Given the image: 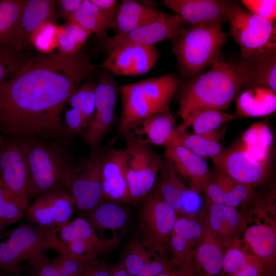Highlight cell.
I'll return each mask as SVG.
<instances>
[{
  "label": "cell",
  "mask_w": 276,
  "mask_h": 276,
  "mask_svg": "<svg viewBox=\"0 0 276 276\" xmlns=\"http://www.w3.org/2000/svg\"><path fill=\"white\" fill-rule=\"evenodd\" d=\"M95 66L81 50L52 52L26 61L0 86V131L8 138L68 137L62 113L74 91Z\"/></svg>",
  "instance_id": "6da1fadb"
},
{
  "label": "cell",
  "mask_w": 276,
  "mask_h": 276,
  "mask_svg": "<svg viewBox=\"0 0 276 276\" xmlns=\"http://www.w3.org/2000/svg\"><path fill=\"white\" fill-rule=\"evenodd\" d=\"M210 67L180 84L177 113L182 120L201 109H226L240 90L242 76L237 62L220 57Z\"/></svg>",
  "instance_id": "7a4b0ae2"
},
{
  "label": "cell",
  "mask_w": 276,
  "mask_h": 276,
  "mask_svg": "<svg viewBox=\"0 0 276 276\" xmlns=\"http://www.w3.org/2000/svg\"><path fill=\"white\" fill-rule=\"evenodd\" d=\"M15 139L29 165L30 199L54 191L70 193L74 164L65 152L56 145L39 137Z\"/></svg>",
  "instance_id": "3957f363"
},
{
  "label": "cell",
  "mask_w": 276,
  "mask_h": 276,
  "mask_svg": "<svg viewBox=\"0 0 276 276\" xmlns=\"http://www.w3.org/2000/svg\"><path fill=\"white\" fill-rule=\"evenodd\" d=\"M180 84L178 76L169 73L119 85L120 131L131 123L169 109L170 102Z\"/></svg>",
  "instance_id": "277c9868"
},
{
  "label": "cell",
  "mask_w": 276,
  "mask_h": 276,
  "mask_svg": "<svg viewBox=\"0 0 276 276\" xmlns=\"http://www.w3.org/2000/svg\"><path fill=\"white\" fill-rule=\"evenodd\" d=\"M227 39L221 23L186 29L172 40L180 75L188 80L200 74L220 58V50Z\"/></svg>",
  "instance_id": "5b68a950"
},
{
  "label": "cell",
  "mask_w": 276,
  "mask_h": 276,
  "mask_svg": "<svg viewBox=\"0 0 276 276\" xmlns=\"http://www.w3.org/2000/svg\"><path fill=\"white\" fill-rule=\"evenodd\" d=\"M58 229L30 223L21 224L12 231L6 240L0 241V271L12 274L23 271L21 262L51 249L60 254L62 246L58 238Z\"/></svg>",
  "instance_id": "8992f818"
},
{
  "label": "cell",
  "mask_w": 276,
  "mask_h": 276,
  "mask_svg": "<svg viewBox=\"0 0 276 276\" xmlns=\"http://www.w3.org/2000/svg\"><path fill=\"white\" fill-rule=\"evenodd\" d=\"M178 217L158 188L145 198L140 212L138 240L152 257L166 256Z\"/></svg>",
  "instance_id": "52a82bcc"
},
{
  "label": "cell",
  "mask_w": 276,
  "mask_h": 276,
  "mask_svg": "<svg viewBox=\"0 0 276 276\" xmlns=\"http://www.w3.org/2000/svg\"><path fill=\"white\" fill-rule=\"evenodd\" d=\"M230 34L245 57L276 47L275 21L261 17L237 4L228 16Z\"/></svg>",
  "instance_id": "ba28073f"
},
{
  "label": "cell",
  "mask_w": 276,
  "mask_h": 276,
  "mask_svg": "<svg viewBox=\"0 0 276 276\" xmlns=\"http://www.w3.org/2000/svg\"><path fill=\"white\" fill-rule=\"evenodd\" d=\"M126 178L130 200L146 197L153 188L163 160L150 145L126 140Z\"/></svg>",
  "instance_id": "9c48e42d"
},
{
  "label": "cell",
  "mask_w": 276,
  "mask_h": 276,
  "mask_svg": "<svg viewBox=\"0 0 276 276\" xmlns=\"http://www.w3.org/2000/svg\"><path fill=\"white\" fill-rule=\"evenodd\" d=\"M105 153L98 151L76 164L71 175L70 194L75 207L89 211L103 201L102 166Z\"/></svg>",
  "instance_id": "30bf717a"
},
{
  "label": "cell",
  "mask_w": 276,
  "mask_h": 276,
  "mask_svg": "<svg viewBox=\"0 0 276 276\" xmlns=\"http://www.w3.org/2000/svg\"><path fill=\"white\" fill-rule=\"evenodd\" d=\"M119 86L113 75L102 72L96 87L95 112L84 133L92 152L98 151L113 122Z\"/></svg>",
  "instance_id": "8fae6325"
},
{
  "label": "cell",
  "mask_w": 276,
  "mask_h": 276,
  "mask_svg": "<svg viewBox=\"0 0 276 276\" xmlns=\"http://www.w3.org/2000/svg\"><path fill=\"white\" fill-rule=\"evenodd\" d=\"M1 176L13 199L24 210L29 206L30 175L26 156L16 139L6 137L0 153Z\"/></svg>",
  "instance_id": "7c38bea8"
},
{
  "label": "cell",
  "mask_w": 276,
  "mask_h": 276,
  "mask_svg": "<svg viewBox=\"0 0 276 276\" xmlns=\"http://www.w3.org/2000/svg\"><path fill=\"white\" fill-rule=\"evenodd\" d=\"M185 22L177 14H171L160 20L102 41L103 47L109 53L128 44L154 45L165 40L175 39L187 28Z\"/></svg>",
  "instance_id": "4fadbf2b"
},
{
  "label": "cell",
  "mask_w": 276,
  "mask_h": 276,
  "mask_svg": "<svg viewBox=\"0 0 276 276\" xmlns=\"http://www.w3.org/2000/svg\"><path fill=\"white\" fill-rule=\"evenodd\" d=\"M158 58L155 45L128 44L110 52L98 66L113 75L137 76L148 72Z\"/></svg>",
  "instance_id": "5bb4252c"
},
{
  "label": "cell",
  "mask_w": 276,
  "mask_h": 276,
  "mask_svg": "<svg viewBox=\"0 0 276 276\" xmlns=\"http://www.w3.org/2000/svg\"><path fill=\"white\" fill-rule=\"evenodd\" d=\"M200 224L206 228L224 248L240 239L246 228V220L236 208L210 201L200 213Z\"/></svg>",
  "instance_id": "9a60e30c"
},
{
  "label": "cell",
  "mask_w": 276,
  "mask_h": 276,
  "mask_svg": "<svg viewBox=\"0 0 276 276\" xmlns=\"http://www.w3.org/2000/svg\"><path fill=\"white\" fill-rule=\"evenodd\" d=\"M75 207L74 201L69 193L54 191L36 197L24 215L30 223L59 228L70 221Z\"/></svg>",
  "instance_id": "2e32d148"
},
{
  "label": "cell",
  "mask_w": 276,
  "mask_h": 276,
  "mask_svg": "<svg viewBox=\"0 0 276 276\" xmlns=\"http://www.w3.org/2000/svg\"><path fill=\"white\" fill-rule=\"evenodd\" d=\"M162 4L194 27L227 21L237 3L224 0H164Z\"/></svg>",
  "instance_id": "e0dca14e"
},
{
  "label": "cell",
  "mask_w": 276,
  "mask_h": 276,
  "mask_svg": "<svg viewBox=\"0 0 276 276\" xmlns=\"http://www.w3.org/2000/svg\"><path fill=\"white\" fill-rule=\"evenodd\" d=\"M211 159L221 173L252 188L264 180L268 173L267 166L257 162L239 145L222 150Z\"/></svg>",
  "instance_id": "ac0fdd59"
},
{
  "label": "cell",
  "mask_w": 276,
  "mask_h": 276,
  "mask_svg": "<svg viewBox=\"0 0 276 276\" xmlns=\"http://www.w3.org/2000/svg\"><path fill=\"white\" fill-rule=\"evenodd\" d=\"M175 120L170 109L131 123L120 131L126 140L148 145H170L176 132Z\"/></svg>",
  "instance_id": "d6986e66"
},
{
  "label": "cell",
  "mask_w": 276,
  "mask_h": 276,
  "mask_svg": "<svg viewBox=\"0 0 276 276\" xmlns=\"http://www.w3.org/2000/svg\"><path fill=\"white\" fill-rule=\"evenodd\" d=\"M237 64L242 76L241 89L260 87L276 91V47L241 57Z\"/></svg>",
  "instance_id": "ffe728a7"
},
{
  "label": "cell",
  "mask_w": 276,
  "mask_h": 276,
  "mask_svg": "<svg viewBox=\"0 0 276 276\" xmlns=\"http://www.w3.org/2000/svg\"><path fill=\"white\" fill-rule=\"evenodd\" d=\"M246 228L242 239L247 248L260 261L270 276L275 275L276 231L272 219L266 216Z\"/></svg>",
  "instance_id": "44dd1931"
},
{
  "label": "cell",
  "mask_w": 276,
  "mask_h": 276,
  "mask_svg": "<svg viewBox=\"0 0 276 276\" xmlns=\"http://www.w3.org/2000/svg\"><path fill=\"white\" fill-rule=\"evenodd\" d=\"M126 171L125 149H113L105 153L102 171L103 197L112 202L130 200Z\"/></svg>",
  "instance_id": "7402d4cb"
},
{
  "label": "cell",
  "mask_w": 276,
  "mask_h": 276,
  "mask_svg": "<svg viewBox=\"0 0 276 276\" xmlns=\"http://www.w3.org/2000/svg\"><path fill=\"white\" fill-rule=\"evenodd\" d=\"M202 231V226L196 218L178 217L169 247L171 254L169 261L173 267L191 268L195 242Z\"/></svg>",
  "instance_id": "603a6c76"
},
{
  "label": "cell",
  "mask_w": 276,
  "mask_h": 276,
  "mask_svg": "<svg viewBox=\"0 0 276 276\" xmlns=\"http://www.w3.org/2000/svg\"><path fill=\"white\" fill-rule=\"evenodd\" d=\"M165 157L173 165L177 173L190 179L192 188L197 192L204 191L211 177L205 159L178 144L166 146Z\"/></svg>",
  "instance_id": "cb8c5ba5"
},
{
  "label": "cell",
  "mask_w": 276,
  "mask_h": 276,
  "mask_svg": "<svg viewBox=\"0 0 276 276\" xmlns=\"http://www.w3.org/2000/svg\"><path fill=\"white\" fill-rule=\"evenodd\" d=\"M59 14L55 1L27 0L18 27L15 49L20 50L31 43L32 34L47 22L55 23Z\"/></svg>",
  "instance_id": "d4e9b609"
},
{
  "label": "cell",
  "mask_w": 276,
  "mask_h": 276,
  "mask_svg": "<svg viewBox=\"0 0 276 276\" xmlns=\"http://www.w3.org/2000/svg\"><path fill=\"white\" fill-rule=\"evenodd\" d=\"M201 226L202 233L195 242L191 268L197 276H221L224 248Z\"/></svg>",
  "instance_id": "484cf974"
},
{
  "label": "cell",
  "mask_w": 276,
  "mask_h": 276,
  "mask_svg": "<svg viewBox=\"0 0 276 276\" xmlns=\"http://www.w3.org/2000/svg\"><path fill=\"white\" fill-rule=\"evenodd\" d=\"M169 14L134 1H122L111 29L117 35L163 19Z\"/></svg>",
  "instance_id": "4316f807"
},
{
  "label": "cell",
  "mask_w": 276,
  "mask_h": 276,
  "mask_svg": "<svg viewBox=\"0 0 276 276\" xmlns=\"http://www.w3.org/2000/svg\"><path fill=\"white\" fill-rule=\"evenodd\" d=\"M275 109V92L259 87L246 89L238 97L235 114L239 117H261L273 113Z\"/></svg>",
  "instance_id": "83f0119b"
},
{
  "label": "cell",
  "mask_w": 276,
  "mask_h": 276,
  "mask_svg": "<svg viewBox=\"0 0 276 276\" xmlns=\"http://www.w3.org/2000/svg\"><path fill=\"white\" fill-rule=\"evenodd\" d=\"M238 118L235 113H228L223 110L201 109L190 113L176 129L185 130L190 128L192 129L190 134L211 135L219 132L218 130L223 123Z\"/></svg>",
  "instance_id": "f1b7e54d"
},
{
  "label": "cell",
  "mask_w": 276,
  "mask_h": 276,
  "mask_svg": "<svg viewBox=\"0 0 276 276\" xmlns=\"http://www.w3.org/2000/svg\"><path fill=\"white\" fill-rule=\"evenodd\" d=\"M58 238L61 244L81 240L99 246L105 252L113 248L118 244L116 237L103 240L97 237L95 231L85 218L78 217L60 227L57 231Z\"/></svg>",
  "instance_id": "f546056e"
},
{
  "label": "cell",
  "mask_w": 276,
  "mask_h": 276,
  "mask_svg": "<svg viewBox=\"0 0 276 276\" xmlns=\"http://www.w3.org/2000/svg\"><path fill=\"white\" fill-rule=\"evenodd\" d=\"M68 22H74L104 39L108 36L107 31L112 28L114 20L90 0H83Z\"/></svg>",
  "instance_id": "4dcf8cb0"
},
{
  "label": "cell",
  "mask_w": 276,
  "mask_h": 276,
  "mask_svg": "<svg viewBox=\"0 0 276 276\" xmlns=\"http://www.w3.org/2000/svg\"><path fill=\"white\" fill-rule=\"evenodd\" d=\"M27 0H0V49H15L19 21Z\"/></svg>",
  "instance_id": "1f68e13d"
},
{
  "label": "cell",
  "mask_w": 276,
  "mask_h": 276,
  "mask_svg": "<svg viewBox=\"0 0 276 276\" xmlns=\"http://www.w3.org/2000/svg\"><path fill=\"white\" fill-rule=\"evenodd\" d=\"M159 172L161 181L158 189L163 198L179 216L182 202L188 188L179 179L177 171L170 161L163 160Z\"/></svg>",
  "instance_id": "d6a6232c"
},
{
  "label": "cell",
  "mask_w": 276,
  "mask_h": 276,
  "mask_svg": "<svg viewBox=\"0 0 276 276\" xmlns=\"http://www.w3.org/2000/svg\"><path fill=\"white\" fill-rule=\"evenodd\" d=\"M87 221L94 231L118 230L122 228L127 220L125 210L113 202H102L88 211Z\"/></svg>",
  "instance_id": "836d02e7"
},
{
  "label": "cell",
  "mask_w": 276,
  "mask_h": 276,
  "mask_svg": "<svg viewBox=\"0 0 276 276\" xmlns=\"http://www.w3.org/2000/svg\"><path fill=\"white\" fill-rule=\"evenodd\" d=\"M91 34L78 24L66 22L59 28L57 43L59 52L70 54L79 51Z\"/></svg>",
  "instance_id": "e575fe53"
},
{
  "label": "cell",
  "mask_w": 276,
  "mask_h": 276,
  "mask_svg": "<svg viewBox=\"0 0 276 276\" xmlns=\"http://www.w3.org/2000/svg\"><path fill=\"white\" fill-rule=\"evenodd\" d=\"M221 276H270L260 261L249 249L246 258L223 267Z\"/></svg>",
  "instance_id": "d590c367"
},
{
  "label": "cell",
  "mask_w": 276,
  "mask_h": 276,
  "mask_svg": "<svg viewBox=\"0 0 276 276\" xmlns=\"http://www.w3.org/2000/svg\"><path fill=\"white\" fill-rule=\"evenodd\" d=\"M152 255L143 246L138 239L132 241L123 258L125 267L131 276L137 275L144 265L152 260Z\"/></svg>",
  "instance_id": "8d00e7d4"
},
{
  "label": "cell",
  "mask_w": 276,
  "mask_h": 276,
  "mask_svg": "<svg viewBox=\"0 0 276 276\" xmlns=\"http://www.w3.org/2000/svg\"><path fill=\"white\" fill-rule=\"evenodd\" d=\"M25 212L12 197L0 178V223L6 227L18 221Z\"/></svg>",
  "instance_id": "74e56055"
},
{
  "label": "cell",
  "mask_w": 276,
  "mask_h": 276,
  "mask_svg": "<svg viewBox=\"0 0 276 276\" xmlns=\"http://www.w3.org/2000/svg\"><path fill=\"white\" fill-rule=\"evenodd\" d=\"M20 51L13 48L0 49V86L11 80L26 61Z\"/></svg>",
  "instance_id": "f35d334b"
},
{
  "label": "cell",
  "mask_w": 276,
  "mask_h": 276,
  "mask_svg": "<svg viewBox=\"0 0 276 276\" xmlns=\"http://www.w3.org/2000/svg\"><path fill=\"white\" fill-rule=\"evenodd\" d=\"M59 28L55 23H44L32 34L31 44L43 53L52 51L57 47Z\"/></svg>",
  "instance_id": "ab89813d"
},
{
  "label": "cell",
  "mask_w": 276,
  "mask_h": 276,
  "mask_svg": "<svg viewBox=\"0 0 276 276\" xmlns=\"http://www.w3.org/2000/svg\"><path fill=\"white\" fill-rule=\"evenodd\" d=\"M52 260L66 276H81L99 262L98 258L83 259L62 255Z\"/></svg>",
  "instance_id": "60d3db41"
},
{
  "label": "cell",
  "mask_w": 276,
  "mask_h": 276,
  "mask_svg": "<svg viewBox=\"0 0 276 276\" xmlns=\"http://www.w3.org/2000/svg\"><path fill=\"white\" fill-rule=\"evenodd\" d=\"M211 178L224 191L232 193L243 204L247 203L254 196L253 188L238 182L220 173Z\"/></svg>",
  "instance_id": "b9f144b4"
},
{
  "label": "cell",
  "mask_w": 276,
  "mask_h": 276,
  "mask_svg": "<svg viewBox=\"0 0 276 276\" xmlns=\"http://www.w3.org/2000/svg\"><path fill=\"white\" fill-rule=\"evenodd\" d=\"M29 261L28 276H66L45 254Z\"/></svg>",
  "instance_id": "7bdbcfd3"
},
{
  "label": "cell",
  "mask_w": 276,
  "mask_h": 276,
  "mask_svg": "<svg viewBox=\"0 0 276 276\" xmlns=\"http://www.w3.org/2000/svg\"><path fill=\"white\" fill-rule=\"evenodd\" d=\"M208 201L213 203L223 204L236 208L242 203L232 193L223 191L211 177L204 191Z\"/></svg>",
  "instance_id": "ee69618b"
},
{
  "label": "cell",
  "mask_w": 276,
  "mask_h": 276,
  "mask_svg": "<svg viewBox=\"0 0 276 276\" xmlns=\"http://www.w3.org/2000/svg\"><path fill=\"white\" fill-rule=\"evenodd\" d=\"M242 4L251 13L271 21L276 19L275 0H242Z\"/></svg>",
  "instance_id": "f6af8a7d"
},
{
  "label": "cell",
  "mask_w": 276,
  "mask_h": 276,
  "mask_svg": "<svg viewBox=\"0 0 276 276\" xmlns=\"http://www.w3.org/2000/svg\"><path fill=\"white\" fill-rule=\"evenodd\" d=\"M65 123L66 130L70 135L82 132L88 125L81 112L73 108L66 109Z\"/></svg>",
  "instance_id": "bcb514c9"
},
{
  "label": "cell",
  "mask_w": 276,
  "mask_h": 276,
  "mask_svg": "<svg viewBox=\"0 0 276 276\" xmlns=\"http://www.w3.org/2000/svg\"><path fill=\"white\" fill-rule=\"evenodd\" d=\"M173 267L167 256H157L147 263L136 276H157Z\"/></svg>",
  "instance_id": "7dc6e473"
},
{
  "label": "cell",
  "mask_w": 276,
  "mask_h": 276,
  "mask_svg": "<svg viewBox=\"0 0 276 276\" xmlns=\"http://www.w3.org/2000/svg\"><path fill=\"white\" fill-rule=\"evenodd\" d=\"M83 0L55 1L58 8V14L66 22L70 21L75 12L79 8Z\"/></svg>",
  "instance_id": "c3c4849f"
},
{
  "label": "cell",
  "mask_w": 276,
  "mask_h": 276,
  "mask_svg": "<svg viewBox=\"0 0 276 276\" xmlns=\"http://www.w3.org/2000/svg\"><path fill=\"white\" fill-rule=\"evenodd\" d=\"M239 146L257 162L261 165L267 166L270 156L269 148H264L258 144L249 146L242 143Z\"/></svg>",
  "instance_id": "681fc988"
},
{
  "label": "cell",
  "mask_w": 276,
  "mask_h": 276,
  "mask_svg": "<svg viewBox=\"0 0 276 276\" xmlns=\"http://www.w3.org/2000/svg\"><path fill=\"white\" fill-rule=\"evenodd\" d=\"M90 82V81L87 82L79 85L74 91L67 102L72 108L78 110L82 113Z\"/></svg>",
  "instance_id": "f907efd6"
},
{
  "label": "cell",
  "mask_w": 276,
  "mask_h": 276,
  "mask_svg": "<svg viewBox=\"0 0 276 276\" xmlns=\"http://www.w3.org/2000/svg\"><path fill=\"white\" fill-rule=\"evenodd\" d=\"M114 21L119 4L115 0H90Z\"/></svg>",
  "instance_id": "816d5d0a"
},
{
  "label": "cell",
  "mask_w": 276,
  "mask_h": 276,
  "mask_svg": "<svg viewBox=\"0 0 276 276\" xmlns=\"http://www.w3.org/2000/svg\"><path fill=\"white\" fill-rule=\"evenodd\" d=\"M260 122L254 123L250 126L241 136L242 143L245 145L258 144V129Z\"/></svg>",
  "instance_id": "f5cc1de1"
},
{
  "label": "cell",
  "mask_w": 276,
  "mask_h": 276,
  "mask_svg": "<svg viewBox=\"0 0 276 276\" xmlns=\"http://www.w3.org/2000/svg\"><path fill=\"white\" fill-rule=\"evenodd\" d=\"M273 141V135L269 128L265 124L260 122L258 129V145L270 148Z\"/></svg>",
  "instance_id": "db71d44e"
},
{
  "label": "cell",
  "mask_w": 276,
  "mask_h": 276,
  "mask_svg": "<svg viewBox=\"0 0 276 276\" xmlns=\"http://www.w3.org/2000/svg\"><path fill=\"white\" fill-rule=\"evenodd\" d=\"M157 276H197L192 268L173 267L168 271Z\"/></svg>",
  "instance_id": "11a10c76"
},
{
  "label": "cell",
  "mask_w": 276,
  "mask_h": 276,
  "mask_svg": "<svg viewBox=\"0 0 276 276\" xmlns=\"http://www.w3.org/2000/svg\"><path fill=\"white\" fill-rule=\"evenodd\" d=\"M110 276H131L126 270L123 258L113 266L110 267Z\"/></svg>",
  "instance_id": "9f6ffc18"
},
{
  "label": "cell",
  "mask_w": 276,
  "mask_h": 276,
  "mask_svg": "<svg viewBox=\"0 0 276 276\" xmlns=\"http://www.w3.org/2000/svg\"><path fill=\"white\" fill-rule=\"evenodd\" d=\"M21 273H22V271L12 274L0 271V276H20Z\"/></svg>",
  "instance_id": "6f0895ef"
},
{
  "label": "cell",
  "mask_w": 276,
  "mask_h": 276,
  "mask_svg": "<svg viewBox=\"0 0 276 276\" xmlns=\"http://www.w3.org/2000/svg\"><path fill=\"white\" fill-rule=\"evenodd\" d=\"M6 136L0 131V153L2 147L5 143ZM0 176H1V168H0Z\"/></svg>",
  "instance_id": "680465c9"
},
{
  "label": "cell",
  "mask_w": 276,
  "mask_h": 276,
  "mask_svg": "<svg viewBox=\"0 0 276 276\" xmlns=\"http://www.w3.org/2000/svg\"><path fill=\"white\" fill-rule=\"evenodd\" d=\"M5 227V226H4L3 225H2L1 223H0V234L1 233H2V230Z\"/></svg>",
  "instance_id": "91938a15"
}]
</instances>
